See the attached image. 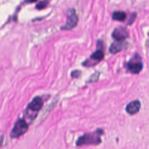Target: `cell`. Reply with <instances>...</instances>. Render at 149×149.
<instances>
[{
  "label": "cell",
  "mask_w": 149,
  "mask_h": 149,
  "mask_svg": "<svg viewBox=\"0 0 149 149\" xmlns=\"http://www.w3.org/2000/svg\"><path fill=\"white\" fill-rule=\"evenodd\" d=\"M94 77H93L92 76H91L90 77V80H89V81L88 82H93V79H95V78H96L97 79H98V78H99V74H98V73L97 72V73H94Z\"/></svg>",
  "instance_id": "obj_13"
},
{
  "label": "cell",
  "mask_w": 149,
  "mask_h": 149,
  "mask_svg": "<svg viewBox=\"0 0 149 149\" xmlns=\"http://www.w3.org/2000/svg\"><path fill=\"white\" fill-rule=\"evenodd\" d=\"M104 134V130L101 128L97 129L93 132L84 133L77 139L76 145L80 147L87 145H98L102 143L101 136Z\"/></svg>",
  "instance_id": "obj_1"
},
{
  "label": "cell",
  "mask_w": 149,
  "mask_h": 149,
  "mask_svg": "<svg viewBox=\"0 0 149 149\" xmlns=\"http://www.w3.org/2000/svg\"><path fill=\"white\" fill-rule=\"evenodd\" d=\"M80 74H81V71L79 70H73L70 73V76L72 78H78L80 77Z\"/></svg>",
  "instance_id": "obj_12"
},
{
  "label": "cell",
  "mask_w": 149,
  "mask_h": 149,
  "mask_svg": "<svg viewBox=\"0 0 149 149\" xmlns=\"http://www.w3.org/2000/svg\"><path fill=\"white\" fill-rule=\"evenodd\" d=\"M126 44L124 42V41H114L110 46L109 51L110 53L115 54L120 52L123 49L125 48Z\"/></svg>",
  "instance_id": "obj_9"
},
{
  "label": "cell",
  "mask_w": 149,
  "mask_h": 149,
  "mask_svg": "<svg viewBox=\"0 0 149 149\" xmlns=\"http://www.w3.org/2000/svg\"><path fill=\"white\" fill-rule=\"evenodd\" d=\"M104 58V52L102 49H98L94 52L90 56L82 63V65L85 67H92L101 62Z\"/></svg>",
  "instance_id": "obj_5"
},
{
  "label": "cell",
  "mask_w": 149,
  "mask_h": 149,
  "mask_svg": "<svg viewBox=\"0 0 149 149\" xmlns=\"http://www.w3.org/2000/svg\"><path fill=\"white\" fill-rule=\"evenodd\" d=\"M78 23V16L74 10H70L68 14L66 24L61 27L63 30H71L77 25Z\"/></svg>",
  "instance_id": "obj_6"
},
{
  "label": "cell",
  "mask_w": 149,
  "mask_h": 149,
  "mask_svg": "<svg viewBox=\"0 0 149 149\" xmlns=\"http://www.w3.org/2000/svg\"><path fill=\"white\" fill-rule=\"evenodd\" d=\"M126 18V13L123 11H115L112 14V19L123 22Z\"/></svg>",
  "instance_id": "obj_10"
},
{
  "label": "cell",
  "mask_w": 149,
  "mask_h": 149,
  "mask_svg": "<svg viewBox=\"0 0 149 149\" xmlns=\"http://www.w3.org/2000/svg\"><path fill=\"white\" fill-rule=\"evenodd\" d=\"M3 139H4V136L3 135H2L1 137H0V148L3 143Z\"/></svg>",
  "instance_id": "obj_15"
},
{
  "label": "cell",
  "mask_w": 149,
  "mask_h": 149,
  "mask_svg": "<svg viewBox=\"0 0 149 149\" xmlns=\"http://www.w3.org/2000/svg\"><path fill=\"white\" fill-rule=\"evenodd\" d=\"M135 17H136V13H133V15H132V16H131V19L130 18L129 21V22H128L129 24H132V23L133 22V21L134 20Z\"/></svg>",
  "instance_id": "obj_14"
},
{
  "label": "cell",
  "mask_w": 149,
  "mask_h": 149,
  "mask_svg": "<svg viewBox=\"0 0 149 149\" xmlns=\"http://www.w3.org/2000/svg\"><path fill=\"white\" fill-rule=\"evenodd\" d=\"M112 36L116 41H124L129 36V33L126 28L118 27L113 30Z\"/></svg>",
  "instance_id": "obj_8"
},
{
  "label": "cell",
  "mask_w": 149,
  "mask_h": 149,
  "mask_svg": "<svg viewBox=\"0 0 149 149\" xmlns=\"http://www.w3.org/2000/svg\"><path fill=\"white\" fill-rule=\"evenodd\" d=\"M29 125L24 118H19L14 124L10 133L11 138H18L25 134L29 129Z\"/></svg>",
  "instance_id": "obj_3"
},
{
  "label": "cell",
  "mask_w": 149,
  "mask_h": 149,
  "mask_svg": "<svg viewBox=\"0 0 149 149\" xmlns=\"http://www.w3.org/2000/svg\"><path fill=\"white\" fill-rule=\"evenodd\" d=\"M48 3H49V1H48V0H43V1H41L39 2L37 4L36 8L37 9H39V10L45 8L47 6V5L48 4Z\"/></svg>",
  "instance_id": "obj_11"
},
{
  "label": "cell",
  "mask_w": 149,
  "mask_h": 149,
  "mask_svg": "<svg viewBox=\"0 0 149 149\" xmlns=\"http://www.w3.org/2000/svg\"><path fill=\"white\" fill-rule=\"evenodd\" d=\"M25 2H27V3H33L36 2L37 0H24Z\"/></svg>",
  "instance_id": "obj_16"
},
{
  "label": "cell",
  "mask_w": 149,
  "mask_h": 149,
  "mask_svg": "<svg viewBox=\"0 0 149 149\" xmlns=\"http://www.w3.org/2000/svg\"><path fill=\"white\" fill-rule=\"evenodd\" d=\"M127 71L132 74H139L143 68L141 56L136 54L126 63Z\"/></svg>",
  "instance_id": "obj_4"
},
{
  "label": "cell",
  "mask_w": 149,
  "mask_h": 149,
  "mask_svg": "<svg viewBox=\"0 0 149 149\" xmlns=\"http://www.w3.org/2000/svg\"><path fill=\"white\" fill-rule=\"evenodd\" d=\"M44 105V101L41 97L36 96L27 105L24 113V117L29 118L32 122L36 119L38 112Z\"/></svg>",
  "instance_id": "obj_2"
},
{
  "label": "cell",
  "mask_w": 149,
  "mask_h": 149,
  "mask_svg": "<svg viewBox=\"0 0 149 149\" xmlns=\"http://www.w3.org/2000/svg\"><path fill=\"white\" fill-rule=\"evenodd\" d=\"M140 108V101L139 100H134L127 104L125 108V110L128 114L130 115H133L139 112Z\"/></svg>",
  "instance_id": "obj_7"
}]
</instances>
